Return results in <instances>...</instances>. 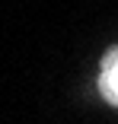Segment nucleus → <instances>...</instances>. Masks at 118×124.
<instances>
[{
  "label": "nucleus",
  "instance_id": "obj_1",
  "mask_svg": "<svg viewBox=\"0 0 118 124\" xmlns=\"http://www.w3.org/2000/svg\"><path fill=\"white\" fill-rule=\"evenodd\" d=\"M99 92H102V99L109 105L118 108V48L102 57V67H99Z\"/></svg>",
  "mask_w": 118,
  "mask_h": 124
}]
</instances>
